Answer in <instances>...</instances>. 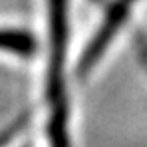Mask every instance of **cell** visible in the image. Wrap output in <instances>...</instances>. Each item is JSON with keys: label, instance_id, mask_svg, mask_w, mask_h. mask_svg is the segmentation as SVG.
I'll return each mask as SVG.
<instances>
[{"label": "cell", "instance_id": "1", "mask_svg": "<svg viewBox=\"0 0 147 147\" xmlns=\"http://www.w3.org/2000/svg\"><path fill=\"white\" fill-rule=\"evenodd\" d=\"M50 14V62L46 98L50 105L48 137L50 147H70L68 133V98L64 90V60L68 48V0H48Z\"/></svg>", "mask_w": 147, "mask_h": 147}, {"label": "cell", "instance_id": "2", "mask_svg": "<svg viewBox=\"0 0 147 147\" xmlns=\"http://www.w3.org/2000/svg\"><path fill=\"white\" fill-rule=\"evenodd\" d=\"M133 2L135 0H115L109 6L103 24L99 26L98 34L92 38V42L88 44V48H86L82 60H80V74H88L96 66V62L101 58V54L105 52L107 44L111 42V38L117 34V30L125 22V16H127L129 8L133 6Z\"/></svg>", "mask_w": 147, "mask_h": 147}, {"label": "cell", "instance_id": "3", "mask_svg": "<svg viewBox=\"0 0 147 147\" xmlns=\"http://www.w3.org/2000/svg\"><path fill=\"white\" fill-rule=\"evenodd\" d=\"M0 50L28 58L36 52V40L24 30H0Z\"/></svg>", "mask_w": 147, "mask_h": 147}, {"label": "cell", "instance_id": "4", "mask_svg": "<svg viewBox=\"0 0 147 147\" xmlns=\"http://www.w3.org/2000/svg\"><path fill=\"white\" fill-rule=\"evenodd\" d=\"M137 54H139L141 64L147 68V40L143 38V36H139V38H137Z\"/></svg>", "mask_w": 147, "mask_h": 147}]
</instances>
